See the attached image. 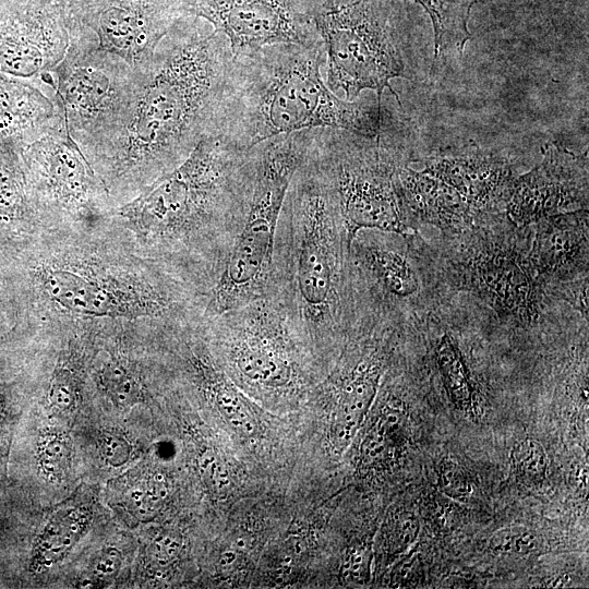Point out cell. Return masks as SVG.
<instances>
[{"instance_id": "28", "label": "cell", "mask_w": 589, "mask_h": 589, "mask_svg": "<svg viewBox=\"0 0 589 589\" xmlns=\"http://www.w3.org/2000/svg\"><path fill=\"white\" fill-rule=\"evenodd\" d=\"M166 495L161 478L143 479L130 485L125 493V502L135 515L145 517L153 514Z\"/></svg>"}, {"instance_id": "7", "label": "cell", "mask_w": 589, "mask_h": 589, "mask_svg": "<svg viewBox=\"0 0 589 589\" xmlns=\"http://www.w3.org/2000/svg\"><path fill=\"white\" fill-rule=\"evenodd\" d=\"M308 155L333 194L349 244L363 229L412 233L395 181L399 159L383 137L316 129Z\"/></svg>"}, {"instance_id": "10", "label": "cell", "mask_w": 589, "mask_h": 589, "mask_svg": "<svg viewBox=\"0 0 589 589\" xmlns=\"http://www.w3.org/2000/svg\"><path fill=\"white\" fill-rule=\"evenodd\" d=\"M22 161L32 203L48 218L91 220L109 211L111 195L65 124L25 146Z\"/></svg>"}, {"instance_id": "24", "label": "cell", "mask_w": 589, "mask_h": 589, "mask_svg": "<svg viewBox=\"0 0 589 589\" xmlns=\"http://www.w3.org/2000/svg\"><path fill=\"white\" fill-rule=\"evenodd\" d=\"M436 360L446 390L461 411L473 407V387L458 348L444 335L436 347Z\"/></svg>"}, {"instance_id": "33", "label": "cell", "mask_w": 589, "mask_h": 589, "mask_svg": "<svg viewBox=\"0 0 589 589\" xmlns=\"http://www.w3.org/2000/svg\"><path fill=\"white\" fill-rule=\"evenodd\" d=\"M120 562V553L116 549H107L96 560L94 575L99 578L109 577L118 570Z\"/></svg>"}, {"instance_id": "17", "label": "cell", "mask_w": 589, "mask_h": 589, "mask_svg": "<svg viewBox=\"0 0 589 589\" xmlns=\"http://www.w3.org/2000/svg\"><path fill=\"white\" fill-rule=\"evenodd\" d=\"M64 124L56 92L0 73V144L22 152L29 143Z\"/></svg>"}, {"instance_id": "34", "label": "cell", "mask_w": 589, "mask_h": 589, "mask_svg": "<svg viewBox=\"0 0 589 589\" xmlns=\"http://www.w3.org/2000/svg\"><path fill=\"white\" fill-rule=\"evenodd\" d=\"M68 15L73 13L84 0H55Z\"/></svg>"}, {"instance_id": "30", "label": "cell", "mask_w": 589, "mask_h": 589, "mask_svg": "<svg viewBox=\"0 0 589 589\" xmlns=\"http://www.w3.org/2000/svg\"><path fill=\"white\" fill-rule=\"evenodd\" d=\"M440 484L453 497L462 498L471 492L470 482L464 470L452 460H444L440 468Z\"/></svg>"}, {"instance_id": "2", "label": "cell", "mask_w": 589, "mask_h": 589, "mask_svg": "<svg viewBox=\"0 0 589 589\" xmlns=\"http://www.w3.org/2000/svg\"><path fill=\"white\" fill-rule=\"evenodd\" d=\"M266 294L284 309L317 375L361 323L347 233L309 155L285 195Z\"/></svg>"}, {"instance_id": "27", "label": "cell", "mask_w": 589, "mask_h": 589, "mask_svg": "<svg viewBox=\"0 0 589 589\" xmlns=\"http://www.w3.org/2000/svg\"><path fill=\"white\" fill-rule=\"evenodd\" d=\"M540 540L534 531L514 526L496 531L489 541V548L495 555H528L539 549Z\"/></svg>"}, {"instance_id": "25", "label": "cell", "mask_w": 589, "mask_h": 589, "mask_svg": "<svg viewBox=\"0 0 589 589\" xmlns=\"http://www.w3.org/2000/svg\"><path fill=\"white\" fill-rule=\"evenodd\" d=\"M510 464L517 481L526 486H540L546 478L548 456L536 440L516 443L510 452Z\"/></svg>"}, {"instance_id": "29", "label": "cell", "mask_w": 589, "mask_h": 589, "mask_svg": "<svg viewBox=\"0 0 589 589\" xmlns=\"http://www.w3.org/2000/svg\"><path fill=\"white\" fill-rule=\"evenodd\" d=\"M76 398V385L73 373L65 369L56 371L48 394L50 404L60 409H70Z\"/></svg>"}, {"instance_id": "13", "label": "cell", "mask_w": 589, "mask_h": 589, "mask_svg": "<svg viewBox=\"0 0 589 589\" xmlns=\"http://www.w3.org/2000/svg\"><path fill=\"white\" fill-rule=\"evenodd\" d=\"M69 16L134 67L147 61L175 25L192 15L190 0H84Z\"/></svg>"}, {"instance_id": "18", "label": "cell", "mask_w": 589, "mask_h": 589, "mask_svg": "<svg viewBox=\"0 0 589 589\" xmlns=\"http://www.w3.org/2000/svg\"><path fill=\"white\" fill-rule=\"evenodd\" d=\"M395 181L408 223L418 219L442 230L462 231L479 218L453 187L424 170L398 160Z\"/></svg>"}, {"instance_id": "32", "label": "cell", "mask_w": 589, "mask_h": 589, "mask_svg": "<svg viewBox=\"0 0 589 589\" xmlns=\"http://www.w3.org/2000/svg\"><path fill=\"white\" fill-rule=\"evenodd\" d=\"M101 453L105 459L116 466L124 464L130 455L128 442L116 434H107L100 442Z\"/></svg>"}, {"instance_id": "1", "label": "cell", "mask_w": 589, "mask_h": 589, "mask_svg": "<svg viewBox=\"0 0 589 589\" xmlns=\"http://www.w3.org/2000/svg\"><path fill=\"white\" fill-rule=\"evenodd\" d=\"M188 19L134 65L139 80L123 119L87 157L113 202L133 199L219 130L236 59L221 33Z\"/></svg>"}, {"instance_id": "21", "label": "cell", "mask_w": 589, "mask_h": 589, "mask_svg": "<svg viewBox=\"0 0 589 589\" xmlns=\"http://www.w3.org/2000/svg\"><path fill=\"white\" fill-rule=\"evenodd\" d=\"M36 214L27 190L21 151L0 144V220H24Z\"/></svg>"}, {"instance_id": "11", "label": "cell", "mask_w": 589, "mask_h": 589, "mask_svg": "<svg viewBox=\"0 0 589 589\" xmlns=\"http://www.w3.org/2000/svg\"><path fill=\"white\" fill-rule=\"evenodd\" d=\"M318 9L305 0H190L191 15L221 33L235 59L274 44H321Z\"/></svg>"}, {"instance_id": "9", "label": "cell", "mask_w": 589, "mask_h": 589, "mask_svg": "<svg viewBox=\"0 0 589 589\" xmlns=\"http://www.w3.org/2000/svg\"><path fill=\"white\" fill-rule=\"evenodd\" d=\"M327 57L328 88L353 101L364 89L381 104L388 88L401 106L390 81L405 76L401 41L381 0L327 1L314 15Z\"/></svg>"}, {"instance_id": "12", "label": "cell", "mask_w": 589, "mask_h": 589, "mask_svg": "<svg viewBox=\"0 0 589 589\" xmlns=\"http://www.w3.org/2000/svg\"><path fill=\"white\" fill-rule=\"evenodd\" d=\"M69 44V16L55 0H0L1 74L44 86Z\"/></svg>"}, {"instance_id": "26", "label": "cell", "mask_w": 589, "mask_h": 589, "mask_svg": "<svg viewBox=\"0 0 589 589\" xmlns=\"http://www.w3.org/2000/svg\"><path fill=\"white\" fill-rule=\"evenodd\" d=\"M99 381L108 397L118 407H130L143 398L139 378L120 361L107 363L99 375Z\"/></svg>"}, {"instance_id": "8", "label": "cell", "mask_w": 589, "mask_h": 589, "mask_svg": "<svg viewBox=\"0 0 589 589\" xmlns=\"http://www.w3.org/2000/svg\"><path fill=\"white\" fill-rule=\"evenodd\" d=\"M69 47L52 72L67 130L87 158L123 119L139 71L103 48L79 21L69 19Z\"/></svg>"}, {"instance_id": "19", "label": "cell", "mask_w": 589, "mask_h": 589, "mask_svg": "<svg viewBox=\"0 0 589 589\" xmlns=\"http://www.w3.org/2000/svg\"><path fill=\"white\" fill-rule=\"evenodd\" d=\"M536 224L529 262L539 275H564L587 267V208L554 214Z\"/></svg>"}, {"instance_id": "23", "label": "cell", "mask_w": 589, "mask_h": 589, "mask_svg": "<svg viewBox=\"0 0 589 589\" xmlns=\"http://www.w3.org/2000/svg\"><path fill=\"white\" fill-rule=\"evenodd\" d=\"M86 525V515L79 509H70L56 516L47 525L38 548L39 567L53 564L79 539Z\"/></svg>"}, {"instance_id": "22", "label": "cell", "mask_w": 589, "mask_h": 589, "mask_svg": "<svg viewBox=\"0 0 589 589\" xmlns=\"http://www.w3.org/2000/svg\"><path fill=\"white\" fill-rule=\"evenodd\" d=\"M423 7L431 17L434 31L435 56L449 46L460 52L471 33L468 20L477 0H412Z\"/></svg>"}, {"instance_id": "3", "label": "cell", "mask_w": 589, "mask_h": 589, "mask_svg": "<svg viewBox=\"0 0 589 589\" xmlns=\"http://www.w3.org/2000/svg\"><path fill=\"white\" fill-rule=\"evenodd\" d=\"M251 167L252 148L212 134L117 215L163 266L211 292L242 225Z\"/></svg>"}, {"instance_id": "20", "label": "cell", "mask_w": 589, "mask_h": 589, "mask_svg": "<svg viewBox=\"0 0 589 589\" xmlns=\"http://www.w3.org/2000/svg\"><path fill=\"white\" fill-rule=\"evenodd\" d=\"M368 349L352 365L339 371L330 386L339 417L337 435L340 441L352 437L376 394L383 357L376 344H369Z\"/></svg>"}, {"instance_id": "4", "label": "cell", "mask_w": 589, "mask_h": 589, "mask_svg": "<svg viewBox=\"0 0 589 589\" xmlns=\"http://www.w3.org/2000/svg\"><path fill=\"white\" fill-rule=\"evenodd\" d=\"M325 56L323 43L274 44L236 59L217 134L241 149L308 129L380 136L381 104L337 97L322 79Z\"/></svg>"}, {"instance_id": "31", "label": "cell", "mask_w": 589, "mask_h": 589, "mask_svg": "<svg viewBox=\"0 0 589 589\" xmlns=\"http://www.w3.org/2000/svg\"><path fill=\"white\" fill-rule=\"evenodd\" d=\"M60 438H49L41 448L43 467L47 472L58 473L63 467L67 448Z\"/></svg>"}, {"instance_id": "15", "label": "cell", "mask_w": 589, "mask_h": 589, "mask_svg": "<svg viewBox=\"0 0 589 589\" xmlns=\"http://www.w3.org/2000/svg\"><path fill=\"white\" fill-rule=\"evenodd\" d=\"M459 275L464 286L500 314L524 322L537 316L531 273L515 253L496 249L477 252L462 263Z\"/></svg>"}, {"instance_id": "6", "label": "cell", "mask_w": 589, "mask_h": 589, "mask_svg": "<svg viewBox=\"0 0 589 589\" xmlns=\"http://www.w3.org/2000/svg\"><path fill=\"white\" fill-rule=\"evenodd\" d=\"M231 377L264 398L299 395L317 373L281 305L269 294L205 321Z\"/></svg>"}, {"instance_id": "14", "label": "cell", "mask_w": 589, "mask_h": 589, "mask_svg": "<svg viewBox=\"0 0 589 589\" xmlns=\"http://www.w3.org/2000/svg\"><path fill=\"white\" fill-rule=\"evenodd\" d=\"M541 149L542 163L516 177L505 206L507 217L520 227L588 205L587 155L577 156L556 142Z\"/></svg>"}, {"instance_id": "16", "label": "cell", "mask_w": 589, "mask_h": 589, "mask_svg": "<svg viewBox=\"0 0 589 589\" xmlns=\"http://www.w3.org/2000/svg\"><path fill=\"white\" fill-rule=\"evenodd\" d=\"M424 171L453 187L478 216L506 206L516 179L506 159L480 151L429 158Z\"/></svg>"}, {"instance_id": "5", "label": "cell", "mask_w": 589, "mask_h": 589, "mask_svg": "<svg viewBox=\"0 0 589 589\" xmlns=\"http://www.w3.org/2000/svg\"><path fill=\"white\" fill-rule=\"evenodd\" d=\"M315 130L281 134L253 147L242 225L209 292L205 321L266 294L285 195L305 160Z\"/></svg>"}]
</instances>
